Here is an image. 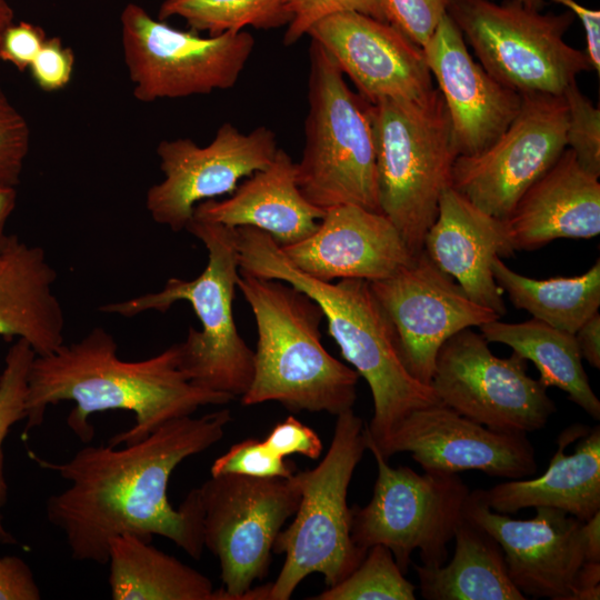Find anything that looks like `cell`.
I'll return each mask as SVG.
<instances>
[{
  "instance_id": "cell-36",
  "label": "cell",
  "mask_w": 600,
  "mask_h": 600,
  "mask_svg": "<svg viewBox=\"0 0 600 600\" xmlns=\"http://www.w3.org/2000/svg\"><path fill=\"white\" fill-rule=\"evenodd\" d=\"M233 473L258 478H289L293 464L274 454L263 441L246 439L234 443L218 457L211 467V476Z\"/></svg>"
},
{
  "instance_id": "cell-2",
  "label": "cell",
  "mask_w": 600,
  "mask_h": 600,
  "mask_svg": "<svg viewBox=\"0 0 600 600\" xmlns=\"http://www.w3.org/2000/svg\"><path fill=\"white\" fill-rule=\"evenodd\" d=\"M118 344L102 327L92 328L79 341L33 358L28 374L26 426L28 437L42 424L49 406L73 401L68 427L84 443L94 430L88 419L107 410L134 413L136 423L109 440L113 447L138 442L163 423L193 414L203 406H222L233 397L199 388L186 377L174 343L139 361H124Z\"/></svg>"
},
{
  "instance_id": "cell-31",
  "label": "cell",
  "mask_w": 600,
  "mask_h": 600,
  "mask_svg": "<svg viewBox=\"0 0 600 600\" xmlns=\"http://www.w3.org/2000/svg\"><path fill=\"white\" fill-rule=\"evenodd\" d=\"M290 0H163L159 20L180 17L190 30L218 36L246 27L271 30L288 26Z\"/></svg>"
},
{
  "instance_id": "cell-26",
  "label": "cell",
  "mask_w": 600,
  "mask_h": 600,
  "mask_svg": "<svg viewBox=\"0 0 600 600\" xmlns=\"http://www.w3.org/2000/svg\"><path fill=\"white\" fill-rule=\"evenodd\" d=\"M57 276L41 247L7 236L0 250V336L26 340L37 356L64 343Z\"/></svg>"
},
{
  "instance_id": "cell-5",
  "label": "cell",
  "mask_w": 600,
  "mask_h": 600,
  "mask_svg": "<svg viewBox=\"0 0 600 600\" xmlns=\"http://www.w3.org/2000/svg\"><path fill=\"white\" fill-rule=\"evenodd\" d=\"M186 230L208 252L207 266L198 277L170 278L157 292L107 303L99 311L132 318L147 311L167 312L178 301L189 302L201 329L190 327L178 343L180 369L192 384L236 399L250 387L254 352L239 334L232 310L240 277L234 228L192 218Z\"/></svg>"
},
{
  "instance_id": "cell-46",
  "label": "cell",
  "mask_w": 600,
  "mask_h": 600,
  "mask_svg": "<svg viewBox=\"0 0 600 600\" xmlns=\"http://www.w3.org/2000/svg\"><path fill=\"white\" fill-rule=\"evenodd\" d=\"M581 533L586 562H600V511L582 522Z\"/></svg>"
},
{
  "instance_id": "cell-25",
  "label": "cell",
  "mask_w": 600,
  "mask_h": 600,
  "mask_svg": "<svg viewBox=\"0 0 600 600\" xmlns=\"http://www.w3.org/2000/svg\"><path fill=\"white\" fill-rule=\"evenodd\" d=\"M324 212L300 192L296 162L279 148L270 164L238 184L229 198L199 202L192 218L229 228L253 227L286 247L311 236Z\"/></svg>"
},
{
  "instance_id": "cell-1",
  "label": "cell",
  "mask_w": 600,
  "mask_h": 600,
  "mask_svg": "<svg viewBox=\"0 0 600 600\" xmlns=\"http://www.w3.org/2000/svg\"><path fill=\"white\" fill-rule=\"evenodd\" d=\"M231 420L229 409L197 418L183 416L138 442L119 449L86 446L63 462L29 452L39 467L69 482L48 498L46 514L64 533L72 559L108 563L110 541L121 534L148 542L158 534L200 559L204 544L199 490L192 489L174 509L168 500V483L184 459L222 439Z\"/></svg>"
},
{
  "instance_id": "cell-18",
  "label": "cell",
  "mask_w": 600,
  "mask_h": 600,
  "mask_svg": "<svg viewBox=\"0 0 600 600\" xmlns=\"http://www.w3.org/2000/svg\"><path fill=\"white\" fill-rule=\"evenodd\" d=\"M369 103L422 102L436 88L423 50L386 21L357 12L326 17L308 31Z\"/></svg>"
},
{
  "instance_id": "cell-49",
  "label": "cell",
  "mask_w": 600,
  "mask_h": 600,
  "mask_svg": "<svg viewBox=\"0 0 600 600\" xmlns=\"http://www.w3.org/2000/svg\"><path fill=\"white\" fill-rule=\"evenodd\" d=\"M517 1L521 2L524 6L536 8V9H541L542 6L544 4V0H517Z\"/></svg>"
},
{
  "instance_id": "cell-10",
  "label": "cell",
  "mask_w": 600,
  "mask_h": 600,
  "mask_svg": "<svg viewBox=\"0 0 600 600\" xmlns=\"http://www.w3.org/2000/svg\"><path fill=\"white\" fill-rule=\"evenodd\" d=\"M366 444L378 476L370 501L351 508L352 541L364 551L387 547L403 573L416 550L423 566H442L471 490L458 474L392 468L372 443Z\"/></svg>"
},
{
  "instance_id": "cell-16",
  "label": "cell",
  "mask_w": 600,
  "mask_h": 600,
  "mask_svg": "<svg viewBox=\"0 0 600 600\" xmlns=\"http://www.w3.org/2000/svg\"><path fill=\"white\" fill-rule=\"evenodd\" d=\"M370 284L392 323L406 367L427 384L450 337L501 318L473 301L423 250L392 277Z\"/></svg>"
},
{
  "instance_id": "cell-3",
  "label": "cell",
  "mask_w": 600,
  "mask_h": 600,
  "mask_svg": "<svg viewBox=\"0 0 600 600\" xmlns=\"http://www.w3.org/2000/svg\"><path fill=\"white\" fill-rule=\"evenodd\" d=\"M238 250L242 272L289 283L318 303L342 357L369 384L373 414L364 428L366 441L380 450L411 412L440 403L432 387L406 367L392 323L370 281L311 278L288 260L268 233L254 228L241 234Z\"/></svg>"
},
{
  "instance_id": "cell-20",
  "label": "cell",
  "mask_w": 600,
  "mask_h": 600,
  "mask_svg": "<svg viewBox=\"0 0 600 600\" xmlns=\"http://www.w3.org/2000/svg\"><path fill=\"white\" fill-rule=\"evenodd\" d=\"M422 50L446 103L458 156L481 152L516 118L522 94L498 82L473 60L448 13Z\"/></svg>"
},
{
  "instance_id": "cell-14",
  "label": "cell",
  "mask_w": 600,
  "mask_h": 600,
  "mask_svg": "<svg viewBox=\"0 0 600 600\" xmlns=\"http://www.w3.org/2000/svg\"><path fill=\"white\" fill-rule=\"evenodd\" d=\"M562 96L522 94L520 110L488 148L458 156L450 186L482 211L506 220L520 197L567 148Z\"/></svg>"
},
{
  "instance_id": "cell-6",
  "label": "cell",
  "mask_w": 600,
  "mask_h": 600,
  "mask_svg": "<svg viewBox=\"0 0 600 600\" xmlns=\"http://www.w3.org/2000/svg\"><path fill=\"white\" fill-rule=\"evenodd\" d=\"M380 212L417 256L450 186L458 157L440 91L422 102L382 99L370 103Z\"/></svg>"
},
{
  "instance_id": "cell-48",
  "label": "cell",
  "mask_w": 600,
  "mask_h": 600,
  "mask_svg": "<svg viewBox=\"0 0 600 600\" xmlns=\"http://www.w3.org/2000/svg\"><path fill=\"white\" fill-rule=\"evenodd\" d=\"M14 22V11L8 0H0V33Z\"/></svg>"
},
{
  "instance_id": "cell-22",
  "label": "cell",
  "mask_w": 600,
  "mask_h": 600,
  "mask_svg": "<svg viewBox=\"0 0 600 600\" xmlns=\"http://www.w3.org/2000/svg\"><path fill=\"white\" fill-rule=\"evenodd\" d=\"M422 250L473 301L499 317L506 314L502 290L491 271L496 257L516 252L504 220L482 211L449 186L441 193Z\"/></svg>"
},
{
  "instance_id": "cell-37",
  "label": "cell",
  "mask_w": 600,
  "mask_h": 600,
  "mask_svg": "<svg viewBox=\"0 0 600 600\" xmlns=\"http://www.w3.org/2000/svg\"><path fill=\"white\" fill-rule=\"evenodd\" d=\"M287 10L291 21L283 36V44L292 46L319 20L342 12H357L387 21L383 0H290Z\"/></svg>"
},
{
  "instance_id": "cell-33",
  "label": "cell",
  "mask_w": 600,
  "mask_h": 600,
  "mask_svg": "<svg viewBox=\"0 0 600 600\" xmlns=\"http://www.w3.org/2000/svg\"><path fill=\"white\" fill-rule=\"evenodd\" d=\"M36 352L23 339H18L8 350L0 373V546L17 543L4 528L1 509L8 497L3 469V442L10 429L26 419L28 374Z\"/></svg>"
},
{
  "instance_id": "cell-8",
  "label": "cell",
  "mask_w": 600,
  "mask_h": 600,
  "mask_svg": "<svg viewBox=\"0 0 600 600\" xmlns=\"http://www.w3.org/2000/svg\"><path fill=\"white\" fill-rule=\"evenodd\" d=\"M362 419L352 409L337 416L330 447L312 468L294 472L301 498L293 521L281 530L272 552L283 553L267 600H287L309 574L318 572L331 587L347 578L367 551L351 539L348 488L367 450Z\"/></svg>"
},
{
  "instance_id": "cell-28",
  "label": "cell",
  "mask_w": 600,
  "mask_h": 600,
  "mask_svg": "<svg viewBox=\"0 0 600 600\" xmlns=\"http://www.w3.org/2000/svg\"><path fill=\"white\" fill-rule=\"evenodd\" d=\"M113 600H219L208 577L134 534L109 544Z\"/></svg>"
},
{
  "instance_id": "cell-4",
  "label": "cell",
  "mask_w": 600,
  "mask_h": 600,
  "mask_svg": "<svg viewBox=\"0 0 600 600\" xmlns=\"http://www.w3.org/2000/svg\"><path fill=\"white\" fill-rule=\"evenodd\" d=\"M237 288L258 331L253 377L241 403L277 401L292 411L334 416L352 409L360 376L324 349L318 303L289 283L241 271Z\"/></svg>"
},
{
  "instance_id": "cell-38",
  "label": "cell",
  "mask_w": 600,
  "mask_h": 600,
  "mask_svg": "<svg viewBox=\"0 0 600 600\" xmlns=\"http://www.w3.org/2000/svg\"><path fill=\"white\" fill-rule=\"evenodd\" d=\"M450 0H383L387 21L422 48L448 13Z\"/></svg>"
},
{
  "instance_id": "cell-7",
  "label": "cell",
  "mask_w": 600,
  "mask_h": 600,
  "mask_svg": "<svg viewBox=\"0 0 600 600\" xmlns=\"http://www.w3.org/2000/svg\"><path fill=\"white\" fill-rule=\"evenodd\" d=\"M296 178L303 197L322 210L356 204L380 212L370 103L350 89L336 61L314 40L309 48L304 147Z\"/></svg>"
},
{
  "instance_id": "cell-47",
  "label": "cell",
  "mask_w": 600,
  "mask_h": 600,
  "mask_svg": "<svg viewBox=\"0 0 600 600\" xmlns=\"http://www.w3.org/2000/svg\"><path fill=\"white\" fill-rule=\"evenodd\" d=\"M17 204V190L13 187L0 186V250L6 239V227Z\"/></svg>"
},
{
  "instance_id": "cell-11",
  "label": "cell",
  "mask_w": 600,
  "mask_h": 600,
  "mask_svg": "<svg viewBox=\"0 0 600 600\" xmlns=\"http://www.w3.org/2000/svg\"><path fill=\"white\" fill-rule=\"evenodd\" d=\"M120 22L132 94L146 103L231 89L256 44L246 30L201 37L176 29L133 2Z\"/></svg>"
},
{
  "instance_id": "cell-15",
  "label": "cell",
  "mask_w": 600,
  "mask_h": 600,
  "mask_svg": "<svg viewBox=\"0 0 600 600\" xmlns=\"http://www.w3.org/2000/svg\"><path fill=\"white\" fill-rule=\"evenodd\" d=\"M278 149L268 127L243 133L230 122L207 146L189 138L162 140L157 154L163 179L148 189L146 208L154 222L186 230L199 202L231 194L240 179L267 168Z\"/></svg>"
},
{
  "instance_id": "cell-12",
  "label": "cell",
  "mask_w": 600,
  "mask_h": 600,
  "mask_svg": "<svg viewBox=\"0 0 600 600\" xmlns=\"http://www.w3.org/2000/svg\"><path fill=\"white\" fill-rule=\"evenodd\" d=\"M198 490L203 544L221 569L220 600H247L253 581L267 576L273 542L298 509L297 478L224 473L211 476Z\"/></svg>"
},
{
  "instance_id": "cell-42",
  "label": "cell",
  "mask_w": 600,
  "mask_h": 600,
  "mask_svg": "<svg viewBox=\"0 0 600 600\" xmlns=\"http://www.w3.org/2000/svg\"><path fill=\"white\" fill-rule=\"evenodd\" d=\"M41 592L28 563L14 556L0 558V600H39Z\"/></svg>"
},
{
  "instance_id": "cell-29",
  "label": "cell",
  "mask_w": 600,
  "mask_h": 600,
  "mask_svg": "<svg viewBox=\"0 0 600 600\" xmlns=\"http://www.w3.org/2000/svg\"><path fill=\"white\" fill-rule=\"evenodd\" d=\"M479 328L488 342L506 344L532 361L546 388H559L591 418L600 419V401L583 369L574 333L534 318L519 323L496 319Z\"/></svg>"
},
{
  "instance_id": "cell-39",
  "label": "cell",
  "mask_w": 600,
  "mask_h": 600,
  "mask_svg": "<svg viewBox=\"0 0 600 600\" xmlns=\"http://www.w3.org/2000/svg\"><path fill=\"white\" fill-rule=\"evenodd\" d=\"M74 54L59 37L47 38L40 51L29 66L36 84L44 92L64 88L71 80Z\"/></svg>"
},
{
  "instance_id": "cell-24",
  "label": "cell",
  "mask_w": 600,
  "mask_h": 600,
  "mask_svg": "<svg viewBox=\"0 0 600 600\" xmlns=\"http://www.w3.org/2000/svg\"><path fill=\"white\" fill-rule=\"evenodd\" d=\"M557 443L540 477L507 480L474 492L500 513L547 507L562 510L580 521L590 519L600 511V426H570L559 434Z\"/></svg>"
},
{
  "instance_id": "cell-17",
  "label": "cell",
  "mask_w": 600,
  "mask_h": 600,
  "mask_svg": "<svg viewBox=\"0 0 600 600\" xmlns=\"http://www.w3.org/2000/svg\"><path fill=\"white\" fill-rule=\"evenodd\" d=\"M379 451L387 460L409 452L429 472L477 470L513 480L532 476L538 469L534 448L526 433L489 429L442 403L411 412Z\"/></svg>"
},
{
  "instance_id": "cell-19",
  "label": "cell",
  "mask_w": 600,
  "mask_h": 600,
  "mask_svg": "<svg viewBox=\"0 0 600 600\" xmlns=\"http://www.w3.org/2000/svg\"><path fill=\"white\" fill-rule=\"evenodd\" d=\"M532 519H512L490 509L470 492L464 516L501 547L508 574L528 599L568 600L586 562L582 522L554 508L538 507Z\"/></svg>"
},
{
  "instance_id": "cell-41",
  "label": "cell",
  "mask_w": 600,
  "mask_h": 600,
  "mask_svg": "<svg viewBox=\"0 0 600 600\" xmlns=\"http://www.w3.org/2000/svg\"><path fill=\"white\" fill-rule=\"evenodd\" d=\"M47 38L44 30L37 24L27 21L12 22L0 33V60L24 71Z\"/></svg>"
},
{
  "instance_id": "cell-44",
  "label": "cell",
  "mask_w": 600,
  "mask_h": 600,
  "mask_svg": "<svg viewBox=\"0 0 600 600\" xmlns=\"http://www.w3.org/2000/svg\"><path fill=\"white\" fill-rule=\"evenodd\" d=\"M574 338L582 359L600 368V314L596 312L576 332Z\"/></svg>"
},
{
  "instance_id": "cell-23",
  "label": "cell",
  "mask_w": 600,
  "mask_h": 600,
  "mask_svg": "<svg viewBox=\"0 0 600 600\" xmlns=\"http://www.w3.org/2000/svg\"><path fill=\"white\" fill-rule=\"evenodd\" d=\"M514 250H536L557 239L600 233L599 177L568 148L520 197L504 220Z\"/></svg>"
},
{
  "instance_id": "cell-13",
  "label": "cell",
  "mask_w": 600,
  "mask_h": 600,
  "mask_svg": "<svg viewBox=\"0 0 600 600\" xmlns=\"http://www.w3.org/2000/svg\"><path fill=\"white\" fill-rule=\"evenodd\" d=\"M488 343L467 328L442 344L430 381L440 403L496 431L544 428L557 411L548 388L528 374V360L519 353L499 358Z\"/></svg>"
},
{
  "instance_id": "cell-43",
  "label": "cell",
  "mask_w": 600,
  "mask_h": 600,
  "mask_svg": "<svg viewBox=\"0 0 600 600\" xmlns=\"http://www.w3.org/2000/svg\"><path fill=\"white\" fill-rule=\"evenodd\" d=\"M562 4L577 16L583 27L587 43V56L591 68L600 72V11L589 9L576 0H550Z\"/></svg>"
},
{
  "instance_id": "cell-40",
  "label": "cell",
  "mask_w": 600,
  "mask_h": 600,
  "mask_svg": "<svg viewBox=\"0 0 600 600\" xmlns=\"http://www.w3.org/2000/svg\"><path fill=\"white\" fill-rule=\"evenodd\" d=\"M263 442L274 454L282 458L300 454L318 459L323 450L322 441L316 431L293 416L277 423Z\"/></svg>"
},
{
  "instance_id": "cell-9",
  "label": "cell",
  "mask_w": 600,
  "mask_h": 600,
  "mask_svg": "<svg viewBox=\"0 0 600 600\" xmlns=\"http://www.w3.org/2000/svg\"><path fill=\"white\" fill-rule=\"evenodd\" d=\"M448 16L482 68L520 94L562 96L592 69L587 53L564 41L576 17L570 10L542 13L517 0H450Z\"/></svg>"
},
{
  "instance_id": "cell-21",
  "label": "cell",
  "mask_w": 600,
  "mask_h": 600,
  "mask_svg": "<svg viewBox=\"0 0 600 600\" xmlns=\"http://www.w3.org/2000/svg\"><path fill=\"white\" fill-rule=\"evenodd\" d=\"M280 248L297 269L323 282L383 280L416 257L384 214L356 204L327 209L311 236Z\"/></svg>"
},
{
  "instance_id": "cell-45",
  "label": "cell",
  "mask_w": 600,
  "mask_h": 600,
  "mask_svg": "<svg viewBox=\"0 0 600 600\" xmlns=\"http://www.w3.org/2000/svg\"><path fill=\"white\" fill-rule=\"evenodd\" d=\"M600 599V562H584L578 571L568 600Z\"/></svg>"
},
{
  "instance_id": "cell-32",
  "label": "cell",
  "mask_w": 600,
  "mask_h": 600,
  "mask_svg": "<svg viewBox=\"0 0 600 600\" xmlns=\"http://www.w3.org/2000/svg\"><path fill=\"white\" fill-rule=\"evenodd\" d=\"M416 586L406 579L392 552L382 544L367 550L360 564L313 600H414Z\"/></svg>"
},
{
  "instance_id": "cell-34",
  "label": "cell",
  "mask_w": 600,
  "mask_h": 600,
  "mask_svg": "<svg viewBox=\"0 0 600 600\" xmlns=\"http://www.w3.org/2000/svg\"><path fill=\"white\" fill-rule=\"evenodd\" d=\"M567 106L566 144L587 171L600 176V110L577 81L562 93Z\"/></svg>"
},
{
  "instance_id": "cell-27",
  "label": "cell",
  "mask_w": 600,
  "mask_h": 600,
  "mask_svg": "<svg viewBox=\"0 0 600 600\" xmlns=\"http://www.w3.org/2000/svg\"><path fill=\"white\" fill-rule=\"evenodd\" d=\"M454 554L439 567L414 566L427 600H524L511 581L499 543L466 516L454 533Z\"/></svg>"
},
{
  "instance_id": "cell-35",
  "label": "cell",
  "mask_w": 600,
  "mask_h": 600,
  "mask_svg": "<svg viewBox=\"0 0 600 600\" xmlns=\"http://www.w3.org/2000/svg\"><path fill=\"white\" fill-rule=\"evenodd\" d=\"M29 149V124L0 87V186L20 183Z\"/></svg>"
},
{
  "instance_id": "cell-30",
  "label": "cell",
  "mask_w": 600,
  "mask_h": 600,
  "mask_svg": "<svg viewBox=\"0 0 600 600\" xmlns=\"http://www.w3.org/2000/svg\"><path fill=\"white\" fill-rule=\"evenodd\" d=\"M491 271L510 302L557 329L574 333L600 307V261L573 277L532 279L496 257Z\"/></svg>"
}]
</instances>
